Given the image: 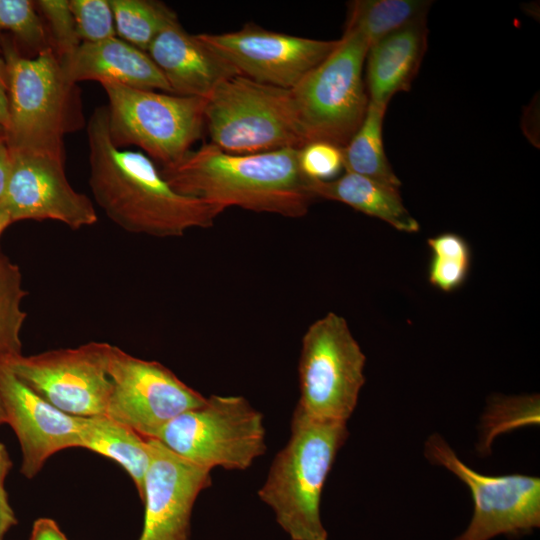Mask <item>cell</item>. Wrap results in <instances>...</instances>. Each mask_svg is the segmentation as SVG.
Listing matches in <instances>:
<instances>
[{"label":"cell","instance_id":"obj_1","mask_svg":"<svg viewBox=\"0 0 540 540\" xmlns=\"http://www.w3.org/2000/svg\"><path fill=\"white\" fill-rule=\"evenodd\" d=\"M89 186L105 215L123 230L153 237H181L208 228L223 210L175 191L152 159L117 147L111 139L105 106L87 122Z\"/></svg>","mask_w":540,"mask_h":540},{"label":"cell","instance_id":"obj_2","mask_svg":"<svg viewBox=\"0 0 540 540\" xmlns=\"http://www.w3.org/2000/svg\"><path fill=\"white\" fill-rule=\"evenodd\" d=\"M161 175L178 193L220 207L290 218L304 216L314 200L299 167V149L227 153L209 143L188 151Z\"/></svg>","mask_w":540,"mask_h":540},{"label":"cell","instance_id":"obj_3","mask_svg":"<svg viewBox=\"0 0 540 540\" xmlns=\"http://www.w3.org/2000/svg\"><path fill=\"white\" fill-rule=\"evenodd\" d=\"M348 435L346 423L316 420L295 408L291 436L258 491L291 540H327L320 516L321 495Z\"/></svg>","mask_w":540,"mask_h":540},{"label":"cell","instance_id":"obj_4","mask_svg":"<svg viewBox=\"0 0 540 540\" xmlns=\"http://www.w3.org/2000/svg\"><path fill=\"white\" fill-rule=\"evenodd\" d=\"M1 52L8 82L10 149L64 159V136L83 125L77 84L67 79L52 47L28 58L14 39L2 37Z\"/></svg>","mask_w":540,"mask_h":540},{"label":"cell","instance_id":"obj_5","mask_svg":"<svg viewBox=\"0 0 540 540\" xmlns=\"http://www.w3.org/2000/svg\"><path fill=\"white\" fill-rule=\"evenodd\" d=\"M210 143L224 152L252 154L305 146L290 89L236 75L205 99Z\"/></svg>","mask_w":540,"mask_h":540},{"label":"cell","instance_id":"obj_6","mask_svg":"<svg viewBox=\"0 0 540 540\" xmlns=\"http://www.w3.org/2000/svg\"><path fill=\"white\" fill-rule=\"evenodd\" d=\"M368 48L359 35L343 32L331 54L290 89L305 145L343 148L360 127L369 104L362 77Z\"/></svg>","mask_w":540,"mask_h":540},{"label":"cell","instance_id":"obj_7","mask_svg":"<svg viewBox=\"0 0 540 540\" xmlns=\"http://www.w3.org/2000/svg\"><path fill=\"white\" fill-rule=\"evenodd\" d=\"M156 440L208 470H245L266 451L263 415L242 396L211 395L172 419Z\"/></svg>","mask_w":540,"mask_h":540},{"label":"cell","instance_id":"obj_8","mask_svg":"<svg viewBox=\"0 0 540 540\" xmlns=\"http://www.w3.org/2000/svg\"><path fill=\"white\" fill-rule=\"evenodd\" d=\"M101 85L108 99L109 133L117 147L135 145L163 167L182 158L201 137L205 99Z\"/></svg>","mask_w":540,"mask_h":540},{"label":"cell","instance_id":"obj_9","mask_svg":"<svg viewBox=\"0 0 540 540\" xmlns=\"http://www.w3.org/2000/svg\"><path fill=\"white\" fill-rule=\"evenodd\" d=\"M365 361L342 316L329 312L317 319L302 338L296 408L316 420L346 423L365 383Z\"/></svg>","mask_w":540,"mask_h":540},{"label":"cell","instance_id":"obj_10","mask_svg":"<svg viewBox=\"0 0 540 540\" xmlns=\"http://www.w3.org/2000/svg\"><path fill=\"white\" fill-rule=\"evenodd\" d=\"M111 344L89 342L75 348L0 361L24 384L59 410L74 416L105 414L112 383L108 375Z\"/></svg>","mask_w":540,"mask_h":540},{"label":"cell","instance_id":"obj_11","mask_svg":"<svg viewBox=\"0 0 540 540\" xmlns=\"http://www.w3.org/2000/svg\"><path fill=\"white\" fill-rule=\"evenodd\" d=\"M107 370L112 389L105 414L145 439H156L172 419L206 401L161 363L134 357L114 345Z\"/></svg>","mask_w":540,"mask_h":540},{"label":"cell","instance_id":"obj_12","mask_svg":"<svg viewBox=\"0 0 540 540\" xmlns=\"http://www.w3.org/2000/svg\"><path fill=\"white\" fill-rule=\"evenodd\" d=\"M425 456L456 475L471 492L474 512L466 531L456 540H490L500 534L520 536L540 525V479L509 474L487 476L462 462L448 443L433 434Z\"/></svg>","mask_w":540,"mask_h":540},{"label":"cell","instance_id":"obj_13","mask_svg":"<svg viewBox=\"0 0 540 540\" xmlns=\"http://www.w3.org/2000/svg\"><path fill=\"white\" fill-rule=\"evenodd\" d=\"M198 36L240 75L284 89L293 88L338 44V40H316L269 31L254 23H247L235 32Z\"/></svg>","mask_w":540,"mask_h":540},{"label":"cell","instance_id":"obj_14","mask_svg":"<svg viewBox=\"0 0 540 540\" xmlns=\"http://www.w3.org/2000/svg\"><path fill=\"white\" fill-rule=\"evenodd\" d=\"M10 150L11 166L0 205L12 222L53 220L73 230L97 222L91 199L69 183L64 159L39 152Z\"/></svg>","mask_w":540,"mask_h":540},{"label":"cell","instance_id":"obj_15","mask_svg":"<svg viewBox=\"0 0 540 540\" xmlns=\"http://www.w3.org/2000/svg\"><path fill=\"white\" fill-rule=\"evenodd\" d=\"M150 461L144 478V525L139 540H189L190 519L199 493L211 485L210 470L147 439Z\"/></svg>","mask_w":540,"mask_h":540},{"label":"cell","instance_id":"obj_16","mask_svg":"<svg viewBox=\"0 0 540 540\" xmlns=\"http://www.w3.org/2000/svg\"><path fill=\"white\" fill-rule=\"evenodd\" d=\"M0 392L7 424L22 452L21 473L33 478L49 457L81 447L83 417L67 414L39 396L0 361Z\"/></svg>","mask_w":540,"mask_h":540},{"label":"cell","instance_id":"obj_17","mask_svg":"<svg viewBox=\"0 0 540 540\" xmlns=\"http://www.w3.org/2000/svg\"><path fill=\"white\" fill-rule=\"evenodd\" d=\"M147 54L178 96L206 99L220 83L240 75L198 35L187 33L178 18L155 36Z\"/></svg>","mask_w":540,"mask_h":540},{"label":"cell","instance_id":"obj_18","mask_svg":"<svg viewBox=\"0 0 540 540\" xmlns=\"http://www.w3.org/2000/svg\"><path fill=\"white\" fill-rule=\"evenodd\" d=\"M60 62L67 79L75 84L94 80L100 84L114 83L172 94L147 52L117 36L96 43L82 42L72 55Z\"/></svg>","mask_w":540,"mask_h":540},{"label":"cell","instance_id":"obj_19","mask_svg":"<svg viewBox=\"0 0 540 540\" xmlns=\"http://www.w3.org/2000/svg\"><path fill=\"white\" fill-rule=\"evenodd\" d=\"M428 41L426 21L393 32L369 46L365 87L369 101L388 106L399 92L410 90Z\"/></svg>","mask_w":540,"mask_h":540},{"label":"cell","instance_id":"obj_20","mask_svg":"<svg viewBox=\"0 0 540 540\" xmlns=\"http://www.w3.org/2000/svg\"><path fill=\"white\" fill-rule=\"evenodd\" d=\"M307 189L314 199L323 198L344 203L366 215L387 222L399 231L414 233L420 229L418 221L404 206L397 187L345 172L338 179L307 178Z\"/></svg>","mask_w":540,"mask_h":540},{"label":"cell","instance_id":"obj_21","mask_svg":"<svg viewBox=\"0 0 540 540\" xmlns=\"http://www.w3.org/2000/svg\"><path fill=\"white\" fill-rule=\"evenodd\" d=\"M81 448L96 452L121 465L132 478L140 499L150 461L148 440L106 414L83 417Z\"/></svg>","mask_w":540,"mask_h":540},{"label":"cell","instance_id":"obj_22","mask_svg":"<svg viewBox=\"0 0 540 540\" xmlns=\"http://www.w3.org/2000/svg\"><path fill=\"white\" fill-rule=\"evenodd\" d=\"M431 1L354 0L348 3L344 33H355L368 46L410 25L426 21Z\"/></svg>","mask_w":540,"mask_h":540},{"label":"cell","instance_id":"obj_23","mask_svg":"<svg viewBox=\"0 0 540 540\" xmlns=\"http://www.w3.org/2000/svg\"><path fill=\"white\" fill-rule=\"evenodd\" d=\"M387 106L369 101L366 115L342 148L345 172L358 174L399 188L401 181L394 173L384 150L383 121Z\"/></svg>","mask_w":540,"mask_h":540},{"label":"cell","instance_id":"obj_24","mask_svg":"<svg viewBox=\"0 0 540 540\" xmlns=\"http://www.w3.org/2000/svg\"><path fill=\"white\" fill-rule=\"evenodd\" d=\"M116 34L147 52L155 36L177 18L166 4L154 0H109Z\"/></svg>","mask_w":540,"mask_h":540},{"label":"cell","instance_id":"obj_25","mask_svg":"<svg viewBox=\"0 0 540 540\" xmlns=\"http://www.w3.org/2000/svg\"><path fill=\"white\" fill-rule=\"evenodd\" d=\"M26 295L19 267L0 252V360L21 354Z\"/></svg>","mask_w":540,"mask_h":540},{"label":"cell","instance_id":"obj_26","mask_svg":"<svg viewBox=\"0 0 540 540\" xmlns=\"http://www.w3.org/2000/svg\"><path fill=\"white\" fill-rule=\"evenodd\" d=\"M3 32L12 34L15 41L36 54L51 47L48 31L34 1L0 0V51Z\"/></svg>","mask_w":540,"mask_h":540},{"label":"cell","instance_id":"obj_27","mask_svg":"<svg viewBox=\"0 0 540 540\" xmlns=\"http://www.w3.org/2000/svg\"><path fill=\"white\" fill-rule=\"evenodd\" d=\"M38 11L44 16L49 29L51 47L58 58L72 55L82 43L76 28L68 0L35 1Z\"/></svg>","mask_w":540,"mask_h":540},{"label":"cell","instance_id":"obj_28","mask_svg":"<svg viewBox=\"0 0 540 540\" xmlns=\"http://www.w3.org/2000/svg\"><path fill=\"white\" fill-rule=\"evenodd\" d=\"M81 42L96 43L116 36L109 0H69Z\"/></svg>","mask_w":540,"mask_h":540},{"label":"cell","instance_id":"obj_29","mask_svg":"<svg viewBox=\"0 0 540 540\" xmlns=\"http://www.w3.org/2000/svg\"><path fill=\"white\" fill-rule=\"evenodd\" d=\"M299 167L313 180H331L343 168L342 148L327 142H312L299 149Z\"/></svg>","mask_w":540,"mask_h":540},{"label":"cell","instance_id":"obj_30","mask_svg":"<svg viewBox=\"0 0 540 540\" xmlns=\"http://www.w3.org/2000/svg\"><path fill=\"white\" fill-rule=\"evenodd\" d=\"M469 268L468 263L432 256L428 268L429 282L439 290L452 292L464 284Z\"/></svg>","mask_w":540,"mask_h":540},{"label":"cell","instance_id":"obj_31","mask_svg":"<svg viewBox=\"0 0 540 540\" xmlns=\"http://www.w3.org/2000/svg\"><path fill=\"white\" fill-rule=\"evenodd\" d=\"M433 256L471 263V250L466 240L456 233H442L427 240Z\"/></svg>","mask_w":540,"mask_h":540},{"label":"cell","instance_id":"obj_32","mask_svg":"<svg viewBox=\"0 0 540 540\" xmlns=\"http://www.w3.org/2000/svg\"><path fill=\"white\" fill-rule=\"evenodd\" d=\"M12 464L5 445L0 443V540H3L7 532L17 523L5 488V480Z\"/></svg>","mask_w":540,"mask_h":540},{"label":"cell","instance_id":"obj_33","mask_svg":"<svg viewBox=\"0 0 540 540\" xmlns=\"http://www.w3.org/2000/svg\"><path fill=\"white\" fill-rule=\"evenodd\" d=\"M29 540H68L57 523L50 518L34 521Z\"/></svg>","mask_w":540,"mask_h":540},{"label":"cell","instance_id":"obj_34","mask_svg":"<svg viewBox=\"0 0 540 540\" xmlns=\"http://www.w3.org/2000/svg\"><path fill=\"white\" fill-rule=\"evenodd\" d=\"M11 166V150L6 131L0 127V198L5 190Z\"/></svg>","mask_w":540,"mask_h":540},{"label":"cell","instance_id":"obj_35","mask_svg":"<svg viewBox=\"0 0 540 540\" xmlns=\"http://www.w3.org/2000/svg\"><path fill=\"white\" fill-rule=\"evenodd\" d=\"M9 124L8 82L3 58H0V127L5 131Z\"/></svg>","mask_w":540,"mask_h":540},{"label":"cell","instance_id":"obj_36","mask_svg":"<svg viewBox=\"0 0 540 540\" xmlns=\"http://www.w3.org/2000/svg\"><path fill=\"white\" fill-rule=\"evenodd\" d=\"M13 223L6 210L0 205V237L5 229Z\"/></svg>","mask_w":540,"mask_h":540},{"label":"cell","instance_id":"obj_37","mask_svg":"<svg viewBox=\"0 0 540 540\" xmlns=\"http://www.w3.org/2000/svg\"><path fill=\"white\" fill-rule=\"evenodd\" d=\"M7 424L6 412L3 404V399L0 392V425Z\"/></svg>","mask_w":540,"mask_h":540}]
</instances>
